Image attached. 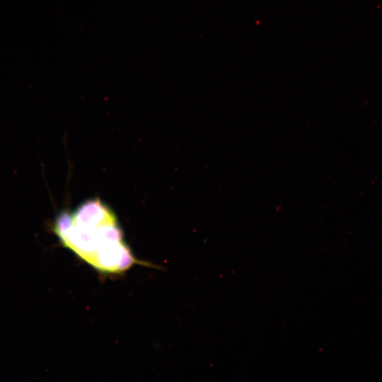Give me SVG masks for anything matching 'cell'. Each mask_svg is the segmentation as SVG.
Returning a JSON list of instances; mask_svg holds the SVG:
<instances>
[{"label": "cell", "instance_id": "obj_1", "mask_svg": "<svg viewBox=\"0 0 382 382\" xmlns=\"http://www.w3.org/2000/svg\"><path fill=\"white\" fill-rule=\"evenodd\" d=\"M53 230L64 247L102 272L120 273L137 263L124 241L118 221L80 226L72 223L67 211H64L57 216Z\"/></svg>", "mask_w": 382, "mask_h": 382}]
</instances>
